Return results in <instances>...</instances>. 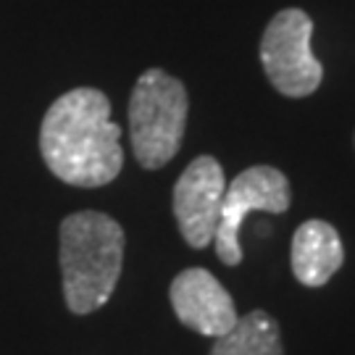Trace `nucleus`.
Returning a JSON list of instances; mask_svg holds the SVG:
<instances>
[{"label": "nucleus", "mask_w": 355, "mask_h": 355, "mask_svg": "<svg viewBox=\"0 0 355 355\" xmlns=\"http://www.w3.org/2000/svg\"><path fill=\"white\" fill-rule=\"evenodd\" d=\"M190 98L177 76L164 69L140 74L129 98V137L142 168H164L182 148Z\"/></svg>", "instance_id": "3"}, {"label": "nucleus", "mask_w": 355, "mask_h": 355, "mask_svg": "<svg viewBox=\"0 0 355 355\" xmlns=\"http://www.w3.org/2000/svg\"><path fill=\"white\" fill-rule=\"evenodd\" d=\"M64 297L76 316L92 313L114 295L124 266V229L101 211L66 216L58 232Z\"/></svg>", "instance_id": "2"}, {"label": "nucleus", "mask_w": 355, "mask_h": 355, "mask_svg": "<svg viewBox=\"0 0 355 355\" xmlns=\"http://www.w3.org/2000/svg\"><path fill=\"white\" fill-rule=\"evenodd\" d=\"M290 182L274 166H250L232 179L224 192L221 216L216 227V255L227 266L242 263L240 227L253 211L284 214L290 208Z\"/></svg>", "instance_id": "5"}, {"label": "nucleus", "mask_w": 355, "mask_h": 355, "mask_svg": "<svg viewBox=\"0 0 355 355\" xmlns=\"http://www.w3.org/2000/svg\"><path fill=\"white\" fill-rule=\"evenodd\" d=\"M313 21L300 8H284L268 21L261 40V64L268 82L287 98L313 95L324 79V66L311 51Z\"/></svg>", "instance_id": "4"}, {"label": "nucleus", "mask_w": 355, "mask_h": 355, "mask_svg": "<svg viewBox=\"0 0 355 355\" xmlns=\"http://www.w3.org/2000/svg\"><path fill=\"white\" fill-rule=\"evenodd\" d=\"M40 153L53 177L66 184H111L124 166L121 129L111 121V101L95 87L64 92L42 119Z\"/></svg>", "instance_id": "1"}, {"label": "nucleus", "mask_w": 355, "mask_h": 355, "mask_svg": "<svg viewBox=\"0 0 355 355\" xmlns=\"http://www.w3.org/2000/svg\"><path fill=\"white\" fill-rule=\"evenodd\" d=\"M227 192L224 168L214 155H198L174 184V216L184 242L203 250L216 237Z\"/></svg>", "instance_id": "6"}, {"label": "nucleus", "mask_w": 355, "mask_h": 355, "mask_svg": "<svg viewBox=\"0 0 355 355\" xmlns=\"http://www.w3.org/2000/svg\"><path fill=\"white\" fill-rule=\"evenodd\" d=\"M168 297L177 318L187 329L214 340L227 334L240 318L232 295L208 268H184L182 274H177Z\"/></svg>", "instance_id": "7"}, {"label": "nucleus", "mask_w": 355, "mask_h": 355, "mask_svg": "<svg viewBox=\"0 0 355 355\" xmlns=\"http://www.w3.org/2000/svg\"><path fill=\"white\" fill-rule=\"evenodd\" d=\"M292 274L305 287H324L343 268L345 248L329 221L308 218L292 237Z\"/></svg>", "instance_id": "8"}, {"label": "nucleus", "mask_w": 355, "mask_h": 355, "mask_svg": "<svg viewBox=\"0 0 355 355\" xmlns=\"http://www.w3.org/2000/svg\"><path fill=\"white\" fill-rule=\"evenodd\" d=\"M211 355H284L279 324L266 311H250L227 334L216 337Z\"/></svg>", "instance_id": "9"}]
</instances>
